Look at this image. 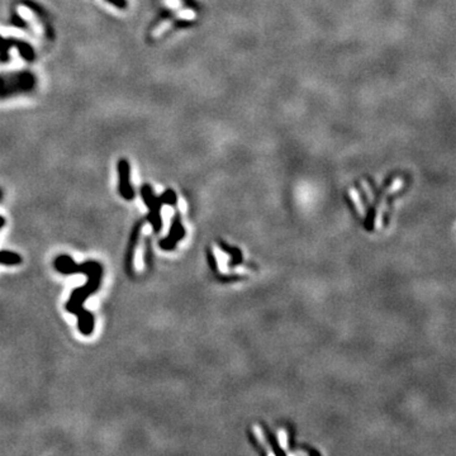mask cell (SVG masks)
Returning <instances> with one entry per match:
<instances>
[{
    "label": "cell",
    "instance_id": "cell-13",
    "mask_svg": "<svg viewBox=\"0 0 456 456\" xmlns=\"http://www.w3.org/2000/svg\"><path fill=\"white\" fill-rule=\"evenodd\" d=\"M109 4L114 5V7L119 8V9H124L127 7V2L126 0H106Z\"/></svg>",
    "mask_w": 456,
    "mask_h": 456
},
{
    "label": "cell",
    "instance_id": "cell-9",
    "mask_svg": "<svg viewBox=\"0 0 456 456\" xmlns=\"http://www.w3.org/2000/svg\"><path fill=\"white\" fill-rule=\"evenodd\" d=\"M22 262V257L13 251H0V265L17 266Z\"/></svg>",
    "mask_w": 456,
    "mask_h": 456
},
{
    "label": "cell",
    "instance_id": "cell-3",
    "mask_svg": "<svg viewBox=\"0 0 456 456\" xmlns=\"http://www.w3.org/2000/svg\"><path fill=\"white\" fill-rule=\"evenodd\" d=\"M141 197L143 199L144 204L148 208L147 220L152 225V230L155 232H160L162 228V218H161V207L162 202L159 197H156L148 184H144L141 186Z\"/></svg>",
    "mask_w": 456,
    "mask_h": 456
},
{
    "label": "cell",
    "instance_id": "cell-15",
    "mask_svg": "<svg viewBox=\"0 0 456 456\" xmlns=\"http://www.w3.org/2000/svg\"><path fill=\"white\" fill-rule=\"evenodd\" d=\"M2 197H3V193H2V190H0V199H2Z\"/></svg>",
    "mask_w": 456,
    "mask_h": 456
},
{
    "label": "cell",
    "instance_id": "cell-8",
    "mask_svg": "<svg viewBox=\"0 0 456 456\" xmlns=\"http://www.w3.org/2000/svg\"><path fill=\"white\" fill-rule=\"evenodd\" d=\"M14 47L17 48L18 52H19V55L22 56V57L24 58L27 62H33V61H34L35 53H34V50H33V47L29 45V43H27L25 41H22V40L20 41L15 40Z\"/></svg>",
    "mask_w": 456,
    "mask_h": 456
},
{
    "label": "cell",
    "instance_id": "cell-6",
    "mask_svg": "<svg viewBox=\"0 0 456 456\" xmlns=\"http://www.w3.org/2000/svg\"><path fill=\"white\" fill-rule=\"evenodd\" d=\"M184 237V228L181 227V223H180L179 217H175L172 219L171 228H170V233L166 238L160 241V247L164 248V250H172V248L176 246V242L179 240Z\"/></svg>",
    "mask_w": 456,
    "mask_h": 456
},
{
    "label": "cell",
    "instance_id": "cell-4",
    "mask_svg": "<svg viewBox=\"0 0 456 456\" xmlns=\"http://www.w3.org/2000/svg\"><path fill=\"white\" fill-rule=\"evenodd\" d=\"M118 192L121 197L126 200H132L136 197L133 186L131 184V169L126 159H121L118 161Z\"/></svg>",
    "mask_w": 456,
    "mask_h": 456
},
{
    "label": "cell",
    "instance_id": "cell-1",
    "mask_svg": "<svg viewBox=\"0 0 456 456\" xmlns=\"http://www.w3.org/2000/svg\"><path fill=\"white\" fill-rule=\"evenodd\" d=\"M55 269L63 275L81 273L88 276V281L84 286L76 288L71 291V295L66 303V311L79 316L86 311L84 308V303L86 299L95 293L101 284L103 279V266L98 261L88 260L83 263H78L68 255H60L55 258Z\"/></svg>",
    "mask_w": 456,
    "mask_h": 456
},
{
    "label": "cell",
    "instance_id": "cell-5",
    "mask_svg": "<svg viewBox=\"0 0 456 456\" xmlns=\"http://www.w3.org/2000/svg\"><path fill=\"white\" fill-rule=\"evenodd\" d=\"M143 225V220H139L134 224L133 230L131 232V237H129V242L128 246H127V252H126V257H124V261H126V268L127 274L129 276L133 275L134 273V251H136L137 247V242H138V236L139 232H141V228Z\"/></svg>",
    "mask_w": 456,
    "mask_h": 456
},
{
    "label": "cell",
    "instance_id": "cell-11",
    "mask_svg": "<svg viewBox=\"0 0 456 456\" xmlns=\"http://www.w3.org/2000/svg\"><path fill=\"white\" fill-rule=\"evenodd\" d=\"M160 199H161L162 204L175 205V203H176V195H175V193L172 192V190H166V192L160 197Z\"/></svg>",
    "mask_w": 456,
    "mask_h": 456
},
{
    "label": "cell",
    "instance_id": "cell-12",
    "mask_svg": "<svg viewBox=\"0 0 456 456\" xmlns=\"http://www.w3.org/2000/svg\"><path fill=\"white\" fill-rule=\"evenodd\" d=\"M12 23L14 25H17V27H22V28H25L27 27V24H25V22H24V19H23V18H20L19 15H17V14H13V17H12Z\"/></svg>",
    "mask_w": 456,
    "mask_h": 456
},
{
    "label": "cell",
    "instance_id": "cell-2",
    "mask_svg": "<svg viewBox=\"0 0 456 456\" xmlns=\"http://www.w3.org/2000/svg\"><path fill=\"white\" fill-rule=\"evenodd\" d=\"M35 79L30 72H18L14 75L0 76V98L14 93L29 91L34 86Z\"/></svg>",
    "mask_w": 456,
    "mask_h": 456
},
{
    "label": "cell",
    "instance_id": "cell-7",
    "mask_svg": "<svg viewBox=\"0 0 456 456\" xmlns=\"http://www.w3.org/2000/svg\"><path fill=\"white\" fill-rule=\"evenodd\" d=\"M76 317H78L79 332L81 334H84V336H90L94 332V328H95V319H94L93 313L86 309L84 313L79 314Z\"/></svg>",
    "mask_w": 456,
    "mask_h": 456
},
{
    "label": "cell",
    "instance_id": "cell-14",
    "mask_svg": "<svg viewBox=\"0 0 456 456\" xmlns=\"http://www.w3.org/2000/svg\"><path fill=\"white\" fill-rule=\"evenodd\" d=\"M4 224H5V219L2 217V215H0V230H2V228L4 227Z\"/></svg>",
    "mask_w": 456,
    "mask_h": 456
},
{
    "label": "cell",
    "instance_id": "cell-10",
    "mask_svg": "<svg viewBox=\"0 0 456 456\" xmlns=\"http://www.w3.org/2000/svg\"><path fill=\"white\" fill-rule=\"evenodd\" d=\"M15 38H3L0 35V62H7L9 60V50L14 47Z\"/></svg>",
    "mask_w": 456,
    "mask_h": 456
}]
</instances>
